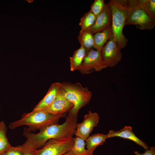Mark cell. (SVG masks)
<instances>
[{
    "mask_svg": "<svg viewBox=\"0 0 155 155\" xmlns=\"http://www.w3.org/2000/svg\"><path fill=\"white\" fill-rule=\"evenodd\" d=\"M65 122L50 125L40 130L37 133L31 132L28 128H25L23 135L26 141L37 149L43 147L49 140L69 136H73L76 129L78 117H66Z\"/></svg>",
    "mask_w": 155,
    "mask_h": 155,
    "instance_id": "1",
    "label": "cell"
},
{
    "mask_svg": "<svg viewBox=\"0 0 155 155\" xmlns=\"http://www.w3.org/2000/svg\"><path fill=\"white\" fill-rule=\"evenodd\" d=\"M65 113L54 115L44 110H32L23 114L21 118L11 123L9 127L14 129L24 125L28 126L30 131L40 130L52 124L58 123L60 119L65 117Z\"/></svg>",
    "mask_w": 155,
    "mask_h": 155,
    "instance_id": "2",
    "label": "cell"
},
{
    "mask_svg": "<svg viewBox=\"0 0 155 155\" xmlns=\"http://www.w3.org/2000/svg\"><path fill=\"white\" fill-rule=\"evenodd\" d=\"M61 91L66 99L73 105L68 111L67 116L78 117L79 110L88 104L92 94L87 87H84L79 83H61Z\"/></svg>",
    "mask_w": 155,
    "mask_h": 155,
    "instance_id": "3",
    "label": "cell"
},
{
    "mask_svg": "<svg viewBox=\"0 0 155 155\" xmlns=\"http://www.w3.org/2000/svg\"><path fill=\"white\" fill-rule=\"evenodd\" d=\"M108 2L112 11L113 37L121 49L127 45L128 41L123 33L126 15L125 0H110Z\"/></svg>",
    "mask_w": 155,
    "mask_h": 155,
    "instance_id": "4",
    "label": "cell"
},
{
    "mask_svg": "<svg viewBox=\"0 0 155 155\" xmlns=\"http://www.w3.org/2000/svg\"><path fill=\"white\" fill-rule=\"evenodd\" d=\"M126 15L124 25H133L143 30H150L155 25V21L137 3L136 0H125Z\"/></svg>",
    "mask_w": 155,
    "mask_h": 155,
    "instance_id": "5",
    "label": "cell"
},
{
    "mask_svg": "<svg viewBox=\"0 0 155 155\" xmlns=\"http://www.w3.org/2000/svg\"><path fill=\"white\" fill-rule=\"evenodd\" d=\"M74 140L73 136L51 139L41 148L36 150L35 155H63L71 150Z\"/></svg>",
    "mask_w": 155,
    "mask_h": 155,
    "instance_id": "6",
    "label": "cell"
},
{
    "mask_svg": "<svg viewBox=\"0 0 155 155\" xmlns=\"http://www.w3.org/2000/svg\"><path fill=\"white\" fill-rule=\"evenodd\" d=\"M107 67L102 59L100 51L92 49L87 51L78 70L80 73L86 74L100 71Z\"/></svg>",
    "mask_w": 155,
    "mask_h": 155,
    "instance_id": "7",
    "label": "cell"
},
{
    "mask_svg": "<svg viewBox=\"0 0 155 155\" xmlns=\"http://www.w3.org/2000/svg\"><path fill=\"white\" fill-rule=\"evenodd\" d=\"M121 49L113 36L104 46L101 51L102 59L107 67H113L122 57Z\"/></svg>",
    "mask_w": 155,
    "mask_h": 155,
    "instance_id": "8",
    "label": "cell"
},
{
    "mask_svg": "<svg viewBox=\"0 0 155 155\" xmlns=\"http://www.w3.org/2000/svg\"><path fill=\"white\" fill-rule=\"evenodd\" d=\"M100 118L96 113H92L89 111L88 114L86 115L83 121L77 124L76 130L74 134L84 141L89 137L94 128L97 126Z\"/></svg>",
    "mask_w": 155,
    "mask_h": 155,
    "instance_id": "9",
    "label": "cell"
},
{
    "mask_svg": "<svg viewBox=\"0 0 155 155\" xmlns=\"http://www.w3.org/2000/svg\"><path fill=\"white\" fill-rule=\"evenodd\" d=\"M112 11L109 2L105 4L102 11L97 17L94 25L88 30L93 34L111 26Z\"/></svg>",
    "mask_w": 155,
    "mask_h": 155,
    "instance_id": "10",
    "label": "cell"
},
{
    "mask_svg": "<svg viewBox=\"0 0 155 155\" xmlns=\"http://www.w3.org/2000/svg\"><path fill=\"white\" fill-rule=\"evenodd\" d=\"M73 106V104L66 99L61 90L52 104L44 110L49 113L56 116L65 114L68 112Z\"/></svg>",
    "mask_w": 155,
    "mask_h": 155,
    "instance_id": "11",
    "label": "cell"
},
{
    "mask_svg": "<svg viewBox=\"0 0 155 155\" xmlns=\"http://www.w3.org/2000/svg\"><path fill=\"white\" fill-rule=\"evenodd\" d=\"M61 84L55 82L51 84L46 95L33 110H44L48 107L54 101L59 93Z\"/></svg>",
    "mask_w": 155,
    "mask_h": 155,
    "instance_id": "12",
    "label": "cell"
},
{
    "mask_svg": "<svg viewBox=\"0 0 155 155\" xmlns=\"http://www.w3.org/2000/svg\"><path fill=\"white\" fill-rule=\"evenodd\" d=\"M108 138L115 137H119L131 140L137 144L142 147L145 150L149 148L148 146L145 142L137 137L133 132L132 127L125 126L121 130L115 131L110 130L107 134Z\"/></svg>",
    "mask_w": 155,
    "mask_h": 155,
    "instance_id": "13",
    "label": "cell"
},
{
    "mask_svg": "<svg viewBox=\"0 0 155 155\" xmlns=\"http://www.w3.org/2000/svg\"><path fill=\"white\" fill-rule=\"evenodd\" d=\"M93 48L100 51L105 44L113 36L111 26L93 34Z\"/></svg>",
    "mask_w": 155,
    "mask_h": 155,
    "instance_id": "14",
    "label": "cell"
},
{
    "mask_svg": "<svg viewBox=\"0 0 155 155\" xmlns=\"http://www.w3.org/2000/svg\"><path fill=\"white\" fill-rule=\"evenodd\" d=\"M108 138L107 134L95 133L92 135L86 140V145L88 150L93 153L94 151L98 146L102 145Z\"/></svg>",
    "mask_w": 155,
    "mask_h": 155,
    "instance_id": "15",
    "label": "cell"
},
{
    "mask_svg": "<svg viewBox=\"0 0 155 155\" xmlns=\"http://www.w3.org/2000/svg\"><path fill=\"white\" fill-rule=\"evenodd\" d=\"M86 52V50L81 46L74 52L72 56L70 58V69L71 71L79 70Z\"/></svg>",
    "mask_w": 155,
    "mask_h": 155,
    "instance_id": "16",
    "label": "cell"
},
{
    "mask_svg": "<svg viewBox=\"0 0 155 155\" xmlns=\"http://www.w3.org/2000/svg\"><path fill=\"white\" fill-rule=\"evenodd\" d=\"M78 39L81 46L87 51L94 47L93 34L88 30L80 31Z\"/></svg>",
    "mask_w": 155,
    "mask_h": 155,
    "instance_id": "17",
    "label": "cell"
},
{
    "mask_svg": "<svg viewBox=\"0 0 155 155\" xmlns=\"http://www.w3.org/2000/svg\"><path fill=\"white\" fill-rule=\"evenodd\" d=\"M7 127L3 121H0V155L7 151L11 146L6 136Z\"/></svg>",
    "mask_w": 155,
    "mask_h": 155,
    "instance_id": "18",
    "label": "cell"
},
{
    "mask_svg": "<svg viewBox=\"0 0 155 155\" xmlns=\"http://www.w3.org/2000/svg\"><path fill=\"white\" fill-rule=\"evenodd\" d=\"M86 143L81 138L76 136L71 149L74 155H93V153L85 149Z\"/></svg>",
    "mask_w": 155,
    "mask_h": 155,
    "instance_id": "19",
    "label": "cell"
},
{
    "mask_svg": "<svg viewBox=\"0 0 155 155\" xmlns=\"http://www.w3.org/2000/svg\"><path fill=\"white\" fill-rule=\"evenodd\" d=\"M96 17L90 11L81 18L79 23L80 31L88 30L94 24Z\"/></svg>",
    "mask_w": 155,
    "mask_h": 155,
    "instance_id": "20",
    "label": "cell"
},
{
    "mask_svg": "<svg viewBox=\"0 0 155 155\" xmlns=\"http://www.w3.org/2000/svg\"><path fill=\"white\" fill-rule=\"evenodd\" d=\"M136 2L148 15L155 21V0H136Z\"/></svg>",
    "mask_w": 155,
    "mask_h": 155,
    "instance_id": "21",
    "label": "cell"
},
{
    "mask_svg": "<svg viewBox=\"0 0 155 155\" xmlns=\"http://www.w3.org/2000/svg\"><path fill=\"white\" fill-rule=\"evenodd\" d=\"M105 5L104 0H95L91 6L90 11L97 17L102 11Z\"/></svg>",
    "mask_w": 155,
    "mask_h": 155,
    "instance_id": "22",
    "label": "cell"
},
{
    "mask_svg": "<svg viewBox=\"0 0 155 155\" xmlns=\"http://www.w3.org/2000/svg\"><path fill=\"white\" fill-rule=\"evenodd\" d=\"M2 155H23V149L22 145L16 147L11 146Z\"/></svg>",
    "mask_w": 155,
    "mask_h": 155,
    "instance_id": "23",
    "label": "cell"
},
{
    "mask_svg": "<svg viewBox=\"0 0 155 155\" xmlns=\"http://www.w3.org/2000/svg\"><path fill=\"white\" fill-rule=\"evenodd\" d=\"M23 149V155H35L36 149L27 141L22 144Z\"/></svg>",
    "mask_w": 155,
    "mask_h": 155,
    "instance_id": "24",
    "label": "cell"
},
{
    "mask_svg": "<svg viewBox=\"0 0 155 155\" xmlns=\"http://www.w3.org/2000/svg\"><path fill=\"white\" fill-rule=\"evenodd\" d=\"M134 152L136 155H155V148L154 147H151L149 149L142 154L140 153L138 151H134Z\"/></svg>",
    "mask_w": 155,
    "mask_h": 155,
    "instance_id": "25",
    "label": "cell"
},
{
    "mask_svg": "<svg viewBox=\"0 0 155 155\" xmlns=\"http://www.w3.org/2000/svg\"><path fill=\"white\" fill-rule=\"evenodd\" d=\"M63 155H74L73 152L71 150Z\"/></svg>",
    "mask_w": 155,
    "mask_h": 155,
    "instance_id": "26",
    "label": "cell"
},
{
    "mask_svg": "<svg viewBox=\"0 0 155 155\" xmlns=\"http://www.w3.org/2000/svg\"><path fill=\"white\" fill-rule=\"evenodd\" d=\"M28 2V3H32V2H33V0H26Z\"/></svg>",
    "mask_w": 155,
    "mask_h": 155,
    "instance_id": "27",
    "label": "cell"
},
{
    "mask_svg": "<svg viewBox=\"0 0 155 155\" xmlns=\"http://www.w3.org/2000/svg\"></svg>",
    "mask_w": 155,
    "mask_h": 155,
    "instance_id": "28",
    "label": "cell"
}]
</instances>
